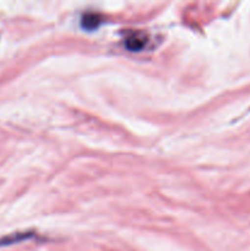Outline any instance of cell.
<instances>
[{
	"mask_svg": "<svg viewBox=\"0 0 250 251\" xmlns=\"http://www.w3.org/2000/svg\"><path fill=\"white\" fill-rule=\"evenodd\" d=\"M147 37L141 32H129L124 38V46L130 51H140L146 47Z\"/></svg>",
	"mask_w": 250,
	"mask_h": 251,
	"instance_id": "6da1fadb",
	"label": "cell"
},
{
	"mask_svg": "<svg viewBox=\"0 0 250 251\" xmlns=\"http://www.w3.org/2000/svg\"><path fill=\"white\" fill-rule=\"evenodd\" d=\"M102 16L97 12H87V14H83L82 19H81V25H82L83 28L88 29H96L100 24H102Z\"/></svg>",
	"mask_w": 250,
	"mask_h": 251,
	"instance_id": "7a4b0ae2",
	"label": "cell"
}]
</instances>
